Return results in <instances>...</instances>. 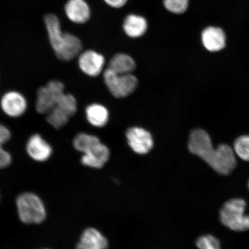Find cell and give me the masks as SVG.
I'll list each match as a JSON object with an SVG mask.
<instances>
[{"label":"cell","mask_w":249,"mask_h":249,"mask_svg":"<svg viewBox=\"0 0 249 249\" xmlns=\"http://www.w3.org/2000/svg\"><path fill=\"white\" fill-rule=\"evenodd\" d=\"M44 20L50 42L59 60L70 61L81 53L82 42L73 34L62 32L60 20L55 15H46Z\"/></svg>","instance_id":"obj_1"},{"label":"cell","mask_w":249,"mask_h":249,"mask_svg":"<svg viewBox=\"0 0 249 249\" xmlns=\"http://www.w3.org/2000/svg\"><path fill=\"white\" fill-rule=\"evenodd\" d=\"M247 202L242 198L227 201L220 212V219L223 225L235 231L249 230V215L245 214Z\"/></svg>","instance_id":"obj_2"},{"label":"cell","mask_w":249,"mask_h":249,"mask_svg":"<svg viewBox=\"0 0 249 249\" xmlns=\"http://www.w3.org/2000/svg\"><path fill=\"white\" fill-rule=\"evenodd\" d=\"M17 205L18 216L26 224H39L45 220L46 211L38 196L32 193H24L18 196Z\"/></svg>","instance_id":"obj_3"},{"label":"cell","mask_w":249,"mask_h":249,"mask_svg":"<svg viewBox=\"0 0 249 249\" xmlns=\"http://www.w3.org/2000/svg\"><path fill=\"white\" fill-rule=\"evenodd\" d=\"M104 77L109 91L117 98L127 97L138 87V79L131 73L118 74L107 68L105 71Z\"/></svg>","instance_id":"obj_4"},{"label":"cell","mask_w":249,"mask_h":249,"mask_svg":"<svg viewBox=\"0 0 249 249\" xmlns=\"http://www.w3.org/2000/svg\"><path fill=\"white\" fill-rule=\"evenodd\" d=\"M64 93V86L57 80H51L37 91L36 111L45 114L53 108Z\"/></svg>","instance_id":"obj_5"},{"label":"cell","mask_w":249,"mask_h":249,"mask_svg":"<svg viewBox=\"0 0 249 249\" xmlns=\"http://www.w3.org/2000/svg\"><path fill=\"white\" fill-rule=\"evenodd\" d=\"M206 163L217 173L222 175H229L236 167L234 151L228 145L220 144L216 148H214Z\"/></svg>","instance_id":"obj_6"},{"label":"cell","mask_w":249,"mask_h":249,"mask_svg":"<svg viewBox=\"0 0 249 249\" xmlns=\"http://www.w3.org/2000/svg\"><path fill=\"white\" fill-rule=\"evenodd\" d=\"M188 148L191 153L198 156L205 162L214 149L209 134L201 129L192 130L189 137Z\"/></svg>","instance_id":"obj_7"},{"label":"cell","mask_w":249,"mask_h":249,"mask_svg":"<svg viewBox=\"0 0 249 249\" xmlns=\"http://www.w3.org/2000/svg\"><path fill=\"white\" fill-rule=\"evenodd\" d=\"M126 136L129 145L136 154H147L153 147L154 141L151 133L142 127H130L127 130Z\"/></svg>","instance_id":"obj_8"},{"label":"cell","mask_w":249,"mask_h":249,"mask_svg":"<svg viewBox=\"0 0 249 249\" xmlns=\"http://www.w3.org/2000/svg\"><path fill=\"white\" fill-rule=\"evenodd\" d=\"M0 105L2 111L12 118L22 116L27 108L26 99L21 93L15 91L5 93L2 96Z\"/></svg>","instance_id":"obj_9"},{"label":"cell","mask_w":249,"mask_h":249,"mask_svg":"<svg viewBox=\"0 0 249 249\" xmlns=\"http://www.w3.org/2000/svg\"><path fill=\"white\" fill-rule=\"evenodd\" d=\"M105 61L104 56L93 51H86L79 54L80 70L89 76H99L104 68Z\"/></svg>","instance_id":"obj_10"},{"label":"cell","mask_w":249,"mask_h":249,"mask_svg":"<svg viewBox=\"0 0 249 249\" xmlns=\"http://www.w3.org/2000/svg\"><path fill=\"white\" fill-rule=\"evenodd\" d=\"M26 149L30 158L36 161H45L52 154L51 146L38 134L30 137L27 143Z\"/></svg>","instance_id":"obj_11"},{"label":"cell","mask_w":249,"mask_h":249,"mask_svg":"<svg viewBox=\"0 0 249 249\" xmlns=\"http://www.w3.org/2000/svg\"><path fill=\"white\" fill-rule=\"evenodd\" d=\"M65 11L68 18L76 24L86 23L91 18V9L85 0H68Z\"/></svg>","instance_id":"obj_12"},{"label":"cell","mask_w":249,"mask_h":249,"mask_svg":"<svg viewBox=\"0 0 249 249\" xmlns=\"http://www.w3.org/2000/svg\"><path fill=\"white\" fill-rule=\"evenodd\" d=\"M201 40L207 51L211 52H219L225 48L226 34L220 28L208 27L202 31Z\"/></svg>","instance_id":"obj_13"},{"label":"cell","mask_w":249,"mask_h":249,"mask_svg":"<svg viewBox=\"0 0 249 249\" xmlns=\"http://www.w3.org/2000/svg\"><path fill=\"white\" fill-rule=\"evenodd\" d=\"M110 158L108 148L101 142L84 153L81 161L85 166L101 169Z\"/></svg>","instance_id":"obj_14"},{"label":"cell","mask_w":249,"mask_h":249,"mask_svg":"<svg viewBox=\"0 0 249 249\" xmlns=\"http://www.w3.org/2000/svg\"><path fill=\"white\" fill-rule=\"evenodd\" d=\"M123 28L124 33L130 38H140L147 33L148 21L142 15L129 14L124 18Z\"/></svg>","instance_id":"obj_15"},{"label":"cell","mask_w":249,"mask_h":249,"mask_svg":"<svg viewBox=\"0 0 249 249\" xmlns=\"http://www.w3.org/2000/svg\"><path fill=\"white\" fill-rule=\"evenodd\" d=\"M108 245L107 238L100 232L89 228L82 233L76 249H107Z\"/></svg>","instance_id":"obj_16"},{"label":"cell","mask_w":249,"mask_h":249,"mask_svg":"<svg viewBox=\"0 0 249 249\" xmlns=\"http://www.w3.org/2000/svg\"><path fill=\"white\" fill-rule=\"evenodd\" d=\"M136 63L130 55L120 53L111 59L108 69L118 74H129L135 70Z\"/></svg>","instance_id":"obj_17"},{"label":"cell","mask_w":249,"mask_h":249,"mask_svg":"<svg viewBox=\"0 0 249 249\" xmlns=\"http://www.w3.org/2000/svg\"><path fill=\"white\" fill-rule=\"evenodd\" d=\"M86 114L89 122L96 127L104 126L108 121L107 109L101 105H89L86 108Z\"/></svg>","instance_id":"obj_18"},{"label":"cell","mask_w":249,"mask_h":249,"mask_svg":"<svg viewBox=\"0 0 249 249\" xmlns=\"http://www.w3.org/2000/svg\"><path fill=\"white\" fill-rule=\"evenodd\" d=\"M46 120L55 129H60L64 126L70 120L69 116L63 109L55 107L46 114Z\"/></svg>","instance_id":"obj_19"},{"label":"cell","mask_w":249,"mask_h":249,"mask_svg":"<svg viewBox=\"0 0 249 249\" xmlns=\"http://www.w3.org/2000/svg\"><path fill=\"white\" fill-rule=\"evenodd\" d=\"M11 138L10 130L4 124H0V169H4L10 165L12 158L10 154L2 147Z\"/></svg>","instance_id":"obj_20"},{"label":"cell","mask_w":249,"mask_h":249,"mask_svg":"<svg viewBox=\"0 0 249 249\" xmlns=\"http://www.w3.org/2000/svg\"><path fill=\"white\" fill-rule=\"evenodd\" d=\"M100 142L97 137L82 133L78 134L74 138L73 144L77 151L85 153Z\"/></svg>","instance_id":"obj_21"},{"label":"cell","mask_w":249,"mask_h":249,"mask_svg":"<svg viewBox=\"0 0 249 249\" xmlns=\"http://www.w3.org/2000/svg\"><path fill=\"white\" fill-rule=\"evenodd\" d=\"M233 151L243 160L249 161V136L239 137L233 144Z\"/></svg>","instance_id":"obj_22"},{"label":"cell","mask_w":249,"mask_h":249,"mask_svg":"<svg viewBox=\"0 0 249 249\" xmlns=\"http://www.w3.org/2000/svg\"><path fill=\"white\" fill-rule=\"evenodd\" d=\"M55 107L63 109L70 117L74 116L77 110L76 99L74 96L69 93H64Z\"/></svg>","instance_id":"obj_23"},{"label":"cell","mask_w":249,"mask_h":249,"mask_svg":"<svg viewBox=\"0 0 249 249\" xmlns=\"http://www.w3.org/2000/svg\"><path fill=\"white\" fill-rule=\"evenodd\" d=\"M163 3L164 8L171 13L182 14L188 8L189 0H163Z\"/></svg>","instance_id":"obj_24"},{"label":"cell","mask_w":249,"mask_h":249,"mask_svg":"<svg viewBox=\"0 0 249 249\" xmlns=\"http://www.w3.org/2000/svg\"><path fill=\"white\" fill-rule=\"evenodd\" d=\"M196 245L199 249H221L219 241L211 235L201 236L197 239Z\"/></svg>","instance_id":"obj_25"},{"label":"cell","mask_w":249,"mask_h":249,"mask_svg":"<svg viewBox=\"0 0 249 249\" xmlns=\"http://www.w3.org/2000/svg\"><path fill=\"white\" fill-rule=\"evenodd\" d=\"M106 4L113 8H121L125 5L128 0H104Z\"/></svg>","instance_id":"obj_26"}]
</instances>
